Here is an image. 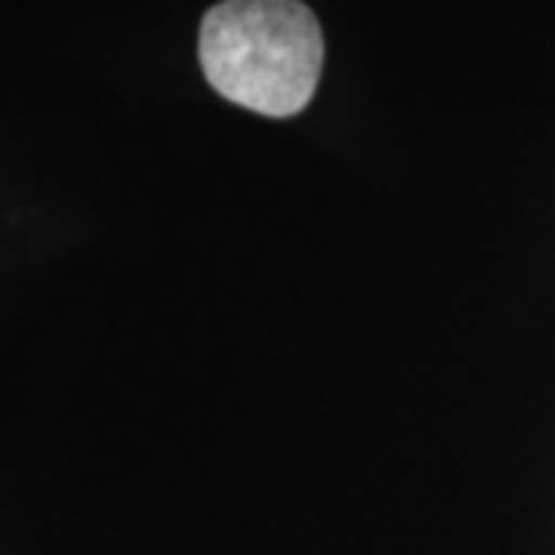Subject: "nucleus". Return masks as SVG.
<instances>
[{"mask_svg": "<svg viewBox=\"0 0 555 555\" xmlns=\"http://www.w3.org/2000/svg\"><path fill=\"white\" fill-rule=\"evenodd\" d=\"M198 56L222 100L291 118L315 96L324 38L299 0H222L201 22Z\"/></svg>", "mask_w": 555, "mask_h": 555, "instance_id": "nucleus-1", "label": "nucleus"}]
</instances>
